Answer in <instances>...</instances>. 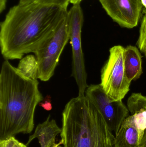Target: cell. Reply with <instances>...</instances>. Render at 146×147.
<instances>
[{
  "instance_id": "6da1fadb",
  "label": "cell",
  "mask_w": 146,
  "mask_h": 147,
  "mask_svg": "<svg viewBox=\"0 0 146 147\" xmlns=\"http://www.w3.org/2000/svg\"><path fill=\"white\" fill-rule=\"evenodd\" d=\"M67 9L33 1L12 7L0 24L1 53L5 60L34 53L67 14Z\"/></svg>"
},
{
  "instance_id": "7a4b0ae2",
  "label": "cell",
  "mask_w": 146,
  "mask_h": 147,
  "mask_svg": "<svg viewBox=\"0 0 146 147\" xmlns=\"http://www.w3.org/2000/svg\"><path fill=\"white\" fill-rule=\"evenodd\" d=\"M37 79L3 63L0 73V140L22 133H31L35 109L44 98Z\"/></svg>"
},
{
  "instance_id": "3957f363",
  "label": "cell",
  "mask_w": 146,
  "mask_h": 147,
  "mask_svg": "<svg viewBox=\"0 0 146 147\" xmlns=\"http://www.w3.org/2000/svg\"><path fill=\"white\" fill-rule=\"evenodd\" d=\"M61 144L63 147H114L113 132L85 96L70 99L62 113Z\"/></svg>"
},
{
  "instance_id": "277c9868",
  "label": "cell",
  "mask_w": 146,
  "mask_h": 147,
  "mask_svg": "<svg viewBox=\"0 0 146 147\" xmlns=\"http://www.w3.org/2000/svg\"><path fill=\"white\" fill-rule=\"evenodd\" d=\"M67 14L51 35L33 53L37 62V79L41 81H49L53 76L61 54L69 40Z\"/></svg>"
},
{
  "instance_id": "5b68a950",
  "label": "cell",
  "mask_w": 146,
  "mask_h": 147,
  "mask_svg": "<svg viewBox=\"0 0 146 147\" xmlns=\"http://www.w3.org/2000/svg\"><path fill=\"white\" fill-rule=\"evenodd\" d=\"M67 19L72 50V76L78 86V96H84L88 86L87 83V74L81 45V33L84 16L80 3L73 5L68 11Z\"/></svg>"
},
{
  "instance_id": "8992f818",
  "label": "cell",
  "mask_w": 146,
  "mask_h": 147,
  "mask_svg": "<svg viewBox=\"0 0 146 147\" xmlns=\"http://www.w3.org/2000/svg\"><path fill=\"white\" fill-rule=\"evenodd\" d=\"M124 49L121 45L111 47L109 59L101 71L100 85L108 96L114 101L122 100L129 91L131 84L124 70Z\"/></svg>"
},
{
  "instance_id": "52a82bcc",
  "label": "cell",
  "mask_w": 146,
  "mask_h": 147,
  "mask_svg": "<svg viewBox=\"0 0 146 147\" xmlns=\"http://www.w3.org/2000/svg\"><path fill=\"white\" fill-rule=\"evenodd\" d=\"M85 96L97 109L111 131L116 134L129 112L122 100L111 99L100 84L88 86Z\"/></svg>"
},
{
  "instance_id": "ba28073f",
  "label": "cell",
  "mask_w": 146,
  "mask_h": 147,
  "mask_svg": "<svg viewBox=\"0 0 146 147\" xmlns=\"http://www.w3.org/2000/svg\"><path fill=\"white\" fill-rule=\"evenodd\" d=\"M107 14L123 28L137 26L143 7L142 0H99Z\"/></svg>"
},
{
  "instance_id": "9c48e42d",
  "label": "cell",
  "mask_w": 146,
  "mask_h": 147,
  "mask_svg": "<svg viewBox=\"0 0 146 147\" xmlns=\"http://www.w3.org/2000/svg\"><path fill=\"white\" fill-rule=\"evenodd\" d=\"M143 135L131 115L124 120L115 135L114 147H139Z\"/></svg>"
},
{
  "instance_id": "30bf717a",
  "label": "cell",
  "mask_w": 146,
  "mask_h": 147,
  "mask_svg": "<svg viewBox=\"0 0 146 147\" xmlns=\"http://www.w3.org/2000/svg\"><path fill=\"white\" fill-rule=\"evenodd\" d=\"M49 116L46 121L37 126L34 134L29 137L26 144L29 145L33 140L37 139L41 147H56L58 144H56L55 140L58 134H61L60 128L54 119L50 120Z\"/></svg>"
},
{
  "instance_id": "8fae6325",
  "label": "cell",
  "mask_w": 146,
  "mask_h": 147,
  "mask_svg": "<svg viewBox=\"0 0 146 147\" xmlns=\"http://www.w3.org/2000/svg\"><path fill=\"white\" fill-rule=\"evenodd\" d=\"M123 63L126 77L130 83L143 73L142 57L136 47L129 45L124 49Z\"/></svg>"
},
{
  "instance_id": "7c38bea8",
  "label": "cell",
  "mask_w": 146,
  "mask_h": 147,
  "mask_svg": "<svg viewBox=\"0 0 146 147\" xmlns=\"http://www.w3.org/2000/svg\"><path fill=\"white\" fill-rule=\"evenodd\" d=\"M17 68L27 77L37 79L38 64L35 56L29 55L21 59Z\"/></svg>"
},
{
  "instance_id": "4fadbf2b",
  "label": "cell",
  "mask_w": 146,
  "mask_h": 147,
  "mask_svg": "<svg viewBox=\"0 0 146 147\" xmlns=\"http://www.w3.org/2000/svg\"><path fill=\"white\" fill-rule=\"evenodd\" d=\"M128 109L132 115L146 107V96L140 93H134L128 99Z\"/></svg>"
},
{
  "instance_id": "5bb4252c",
  "label": "cell",
  "mask_w": 146,
  "mask_h": 147,
  "mask_svg": "<svg viewBox=\"0 0 146 147\" xmlns=\"http://www.w3.org/2000/svg\"><path fill=\"white\" fill-rule=\"evenodd\" d=\"M144 15L141 25L139 36L137 45L141 52L146 48V9L144 10Z\"/></svg>"
},
{
  "instance_id": "9a60e30c",
  "label": "cell",
  "mask_w": 146,
  "mask_h": 147,
  "mask_svg": "<svg viewBox=\"0 0 146 147\" xmlns=\"http://www.w3.org/2000/svg\"><path fill=\"white\" fill-rule=\"evenodd\" d=\"M132 115L137 127L144 133L146 129V107Z\"/></svg>"
},
{
  "instance_id": "2e32d148",
  "label": "cell",
  "mask_w": 146,
  "mask_h": 147,
  "mask_svg": "<svg viewBox=\"0 0 146 147\" xmlns=\"http://www.w3.org/2000/svg\"><path fill=\"white\" fill-rule=\"evenodd\" d=\"M43 5L48 6H56L60 7L64 9H67L70 0H34Z\"/></svg>"
},
{
  "instance_id": "e0dca14e",
  "label": "cell",
  "mask_w": 146,
  "mask_h": 147,
  "mask_svg": "<svg viewBox=\"0 0 146 147\" xmlns=\"http://www.w3.org/2000/svg\"><path fill=\"white\" fill-rule=\"evenodd\" d=\"M0 147H27V146L20 142L14 137H11L0 140Z\"/></svg>"
},
{
  "instance_id": "ac0fdd59",
  "label": "cell",
  "mask_w": 146,
  "mask_h": 147,
  "mask_svg": "<svg viewBox=\"0 0 146 147\" xmlns=\"http://www.w3.org/2000/svg\"><path fill=\"white\" fill-rule=\"evenodd\" d=\"M41 106L46 110H50L52 109L51 103L49 100V98L45 100V102H44L43 103H41Z\"/></svg>"
},
{
  "instance_id": "d6986e66",
  "label": "cell",
  "mask_w": 146,
  "mask_h": 147,
  "mask_svg": "<svg viewBox=\"0 0 146 147\" xmlns=\"http://www.w3.org/2000/svg\"><path fill=\"white\" fill-rule=\"evenodd\" d=\"M139 147H146V129L144 130Z\"/></svg>"
},
{
  "instance_id": "ffe728a7",
  "label": "cell",
  "mask_w": 146,
  "mask_h": 147,
  "mask_svg": "<svg viewBox=\"0 0 146 147\" xmlns=\"http://www.w3.org/2000/svg\"><path fill=\"white\" fill-rule=\"evenodd\" d=\"M7 0H0V13L5 10L7 5Z\"/></svg>"
},
{
  "instance_id": "44dd1931",
  "label": "cell",
  "mask_w": 146,
  "mask_h": 147,
  "mask_svg": "<svg viewBox=\"0 0 146 147\" xmlns=\"http://www.w3.org/2000/svg\"><path fill=\"white\" fill-rule=\"evenodd\" d=\"M34 0H19L20 4H26L31 2L34 1Z\"/></svg>"
},
{
  "instance_id": "7402d4cb",
  "label": "cell",
  "mask_w": 146,
  "mask_h": 147,
  "mask_svg": "<svg viewBox=\"0 0 146 147\" xmlns=\"http://www.w3.org/2000/svg\"><path fill=\"white\" fill-rule=\"evenodd\" d=\"M81 1L82 0H70V3H72L73 5H74V4L80 3Z\"/></svg>"
},
{
  "instance_id": "603a6c76",
  "label": "cell",
  "mask_w": 146,
  "mask_h": 147,
  "mask_svg": "<svg viewBox=\"0 0 146 147\" xmlns=\"http://www.w3.org/2000/svg\"><path fill=\"white\" fill-rule=\"evenodd\" d=\"M142 2L145 9H146V0H142Z\"/></svg>"
},
{
  "instance_id": "cb8c5ba5",
  "label": "cell",
  "mask_w": 146,
  "mask_h": 147,
  "mask_svg": "<svg viewBox=\"0 0 146 147\" xmlns=\"http://www.w3.org/2000/svg\"><path fill=\"white\" fill-rule=\"evenodd\" d=\"M142 52H143V53H144V54H145V56L146 58V48H145V49H144V50H143V51H142Z\"/></svg>"
},
{
  "instance_id": "d4e9b609",
  "label": "cell",
  "mask_w": 146,
  "mask_h": 147,
  "mask_svg": "<svg viewBox=\"0 0 146 147\" xmlns=\"http://www.w3.org/2000/svg\"><path fill=\"white\" fill-rule=\"evenodd\" d=\"M61 142H59V144H58V146H57L56 147H62L61 146H60V145H61Z\"/></svg>"
},
{
  "instance_id": "484cf974",
  "label": "cell",
  "mask_w": 146,
  "mask_h": 147,
  "mask_svg": "<svg viewBox=\"0 0 146 147\" xmlns=\"http://www.w3.org/2000/svg\"></svg>"
}]
</instances>
